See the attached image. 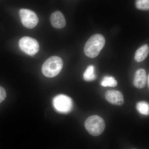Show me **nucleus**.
I'll use <instances>...</instances> for the list:
<instances>
[{
    "instance_id": "f257e3e1",
    "label": "nucleus",
    "mask_w": 149,
    "mask_h": 149,
    "mask_svg": "<svg viewBox=\"0 0 149 149\" xmlns=\"http://www.w3.org/2000/svg\"><path fill=\"white\" fill-rule=\"evenodd\" d=\"M105 44V39L102 35L95 34L86 42L84 47V53L88 57L94 58L99 55Z\"/></svg>"
},
{
    "instance_id": "f03ea898",
    "label": "nucleus",
    "mask_w": 149,
    "mask_h": 149,
    "mask_svg": "<svg viewBox=\"0 0 149 149\" xmlns=\"http://www.w3.org/2000/svg\"><path fill=\"white\" fill-rule=\"evenodd\" d=\"M63 66L62 59L57 56H53L49 58L43 63L42 72L46 77H54L60 72Z\"/></svg>"
},
{
    "instance_id": "7ed1b4c3",
    "label": "nucleus",
    "mask_w": 149,
    "mask_h": 149,
    "mask_svg": "<svg viewBox=\"0 0 149 149\" xmlns=\"http://www.w3.org/2000/svg\"><path fill=\"white\" fill-rule=\"evenodd\" d=\"M85 125L88 133L95 136L101 135L105 128L104 119L97 115L91 116L88 117L85 121Z\"/></svg>"
},
{
    "instance_id": "20e7f679",
    "label": "nucleus",
    "mask_w": 149,
    "mask_h": 149,
    "mask_svg": "<svg viewBox=\"0 0 149 149\" xmlns=\"http://www.w3.org/2000/svg\"><path fill=\"white\" fill-rule=\"evenodd\" d=\"M54 107L58 112L68 113L71 111L72 107V99L64 95H59L54 98Z\"/></svg>"
},
{
    "instance_id": "39448f33",
    "label": "nucleus",
    "mask_w": 149,
    "mask_h": 149,
    "mask_svg": "<svg viewBox=\"0 0 149 149\" xmlns=\"http://www.w3.org/2000/svg\"><path fill=\"white\" fill-rule=\"evenodd\" d=\"M19 45L21 50L30 56L35 55L40 49V45L37 40L29 37L22 38L19 40Z\"/></svg>"
},
{
    "instance_id": "423d86ee",
    "label": "nucleus",
    "mask_w": 149,
    "mask_h": 149,
    "mask_svg": "<svg viewBox=\"0 0 149 149\" xmlns=\"http://www.w3.org/2000/svg\"><path fill=\"white\" fill-rule=\"evenodd\" d=\"M19 14L22 24L26 28L32 29L38 24V17L33 11L27 9H21L19 11Z\"/></svg>"
},
{
    "instance_id": "0eeeda50",
    "label": "nucleus",
    "mask_w": 149,
    "mask_h": 149,
    "mask_svg": "<svg viewBox=\"0 0 149 149\" xmlns=\"http://www.w3.org/2000/svg\"><path fill=\"white\" fill-rule=\"evenodd\" d=\"M107 101L110 103L116 106H120L124 103V98L122 93L116 91H107L105 95Z\"/></svg>"
},
{
    "instance_id": "6e6552de",
    "label": "nucleus",
    "mask_w": 149,
    "mask_h": 149,
    "mask_svg": "<svg viewBox=\"0 0 149 149\" xmlns=\"http://www.w3.org/2000/svg\"><path fill=\"white\" fill-rule=\"evenodd\" d=\"M50 20L52 26L57 29H62L66 25V21L64 15L59 11H56L52 14Z\"/></svg>"
},
{
    "instance_id": "1a4fd4ad",
    "label": "nucleus",
    "mask_w": 149,
    "mask_h": 149,
    "mask_svg": "<svg viewBox=\"0 0 149 149\" xmlns=\"http://www.w3.org/2000/svg\"><path fill=\"white\" fill-rule=\"evenodd\" d=\"M147 79L146 70L144 69H139L135 73L133 80V85L136 88L142 89L146 86Z\"/></svg>"
},
{
    "instance_id": "9d476101",
    "label": "nucleus",
    "mask_w": 149,
    "mask_h": 149,
    "mask_svg": "<svg viewBox=\"0 0 149 149\" xmlns=\"http://www.w3.org/2000/svg\"><path fill=\"white\" fill-rule=\"evenodd\" d=\"M149 52L148 45L146 44L143 45L137 50L135 54L134 58L138 62L143 61L148 55Z\"/></svg>"
},
{
    "instance_id": "9b49d317",
    "label": "nucleus",
    "mask_w": 149,
    "mask_h": 149,
    "mask_svg": "<svg viewBox=\"0 0 149 149\" xmlns=\"http://www.w3.org/2000/svg\"><path fill=\"white\" fill-rule=\"evenodd\" d=\"M96 77L95 67L93 65H89L83 74L84 80L85 81L90 82L95 80Z\"/></svg>"
},
{
    "instance_id": "f8f14e48",
    "label": "nucleus",
    "mask_w": 149,
    "mask_h": 149,
    "mask_svg": "<svg viewBox=\"0 0 149 149\" xmlns=\"http://www.w3.org/2000/svg\"><path fill=\"white\" fill-rule=\"evenodd\" d=\"M136 109L141 114L148 115L149 113V105L148 103L145 101L139 102L136 105Z\"/></svg>"
},
{
    "instance_id": "ddd939ff",
    "label": "nucleus",
    "mask_w": 149,
    "mask_h": 149,
    "mask_svg": "<svg viewBox=\"0 0 149 149\" xmlns=\"http://www.w3.org/2000/svg\"><path fill=\"white\" fill-rule=\"evenodd\" d=\"M101 85L103 87H114L117 86V82L113 77L107 76L104 77Z\"/></svg>"
},
{
    "instance_id": "4468645a",
    "label": "nucleus",
    "mask_w": 149,
    "mask_h": 149,
    "mask_svg": "<svg viewBox=\"0 0 149 149\" xmlns=\"http://www.w3.org/2000/svg\"><path fill=\"white\" fill-rule=\"evenodd\" d=\"M136 6L140 10H149V0H136Z\"/></svg>"
},
{
    "instance_id": "2eb2a0df",
    "label": "nucleus",
    "mask_w": 149,
    "mask_h": 149,
    "mask_svg": "<svg viewBox=\"0 0 149 149\" xmlns=\"http://www.w3.org/2000/svg\"><path fill=\"white\" fill-rule=\"evenodd\" d=\"M6 97V93L4 88L0 86V103L4 100Z\"/></svg>"
},
{
    "instance_id": "dca6fc26",
    "label": "nucleus",
    "mask_w": 149,
    "mask_h": 149,
    "mask_svg": "<svg viewBox=\"0 0 149 149\" xmlns=\"http://www.w3.org/2000/svg\"><path fill=\"white\" fill-rule=\"evenodd\" d=\"M149 75H148V77H147V83H148V87H149Z\"/></svg>"
},
{
    "instance_id": "f3484780",
    "label": "nucleus",
    "mask_w": 149,
    "mask_h": 149,
    "mask_svg": "<svg viewBox=\"0 0 149 149\" xmlns=\"http://www.w3.org/2000/svg\"></svg>"
}]
</instances>
